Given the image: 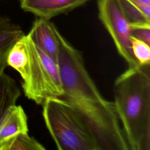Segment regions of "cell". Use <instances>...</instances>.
<instances>
[{
    "mask_svg": "<svg viewBox=\"0 0 150 150\" xmlns=\"http://www.w3.org/2000/svg\"><path fill=\"white\" fill-rule=\"evenodd\" d=\"M58 64L67 101L88 128L100 150H129L113 101L99 91L76 48L58 31Z\"/></svg>",
    "mask_w": 150,
    "mask_h": 150,
    "instance_id": "obj_1",
    "label": "cell"
},
{
    "mask_svg": "<svg viewBox=\"0 0 150 150\" xmlns=\"http://www.w3.org/2000/svg\"><path fill=\"white\" fill-rule=\"evenodd\" d=\"M113 89L129 150H150V64L128 67L116 79Z\"/></svg>",
    "mask_w": 150,
    "mask_h": 150,
    "instance_id": "obj_2",
    "label": "cell"
},
{
    "mask_svg": "<svg viewBox=\"0 0 150 150\" xmlns=\"http://www.w3.org/2000/svg\"><path fill=\"white\" fill-rule=\"evenodd\" d=\"M42 105L46 127L58 149L100 150L92 133L67 101L50 97Z\"/></svg>",
    "mask_w": 150,
    "mask_h": 150,
    "instance_id": "obj_3",
    "label": "cell"
},
{
    "mask_svg": "<svg viewBox=\"0 0 150 150\" xmlns=\"http://www.w3.org/2000/svg\"><path fill=\"white\" fill-rule=\"evenodd\" d=\"M29 63L22 87L25 96L38 105L50 97H62L64 91L57 62L45 53L27 35H24Z\"/></svg>",
    "mask_w": 150,
    "mask_h": 150,
    "instance_id": "obj_4",
    "label": "cell"
},
{
    "mask_svg": "<svg viewBox=\"0 0 150 150\" xmlns=\"http://www.w3.org/2000/svg\"><path fill=\"white\" fill-rule=\"evenodd\" d=\"M98 7L100 19L128 67L141 64L133 55L130 42V23L122 10L119 1L98 0Z\"/></svg>",
    "mask_w": 150,
    "mask_h": 150,
    "instance_id": "obj_5",
    "label": "cell"
},
{
    "mask_svg": "<svg viewBox=\"0 0 150 150\" xmlns=\"http://www.w3.org/2000/svg\"><path fill=\"white\" fill-rule=\"evenodd\" d=\"M58 30L49 19L39 18L33 22L27 35L45 53L58 63Z\"/></svg>",
    "mask_w": 150,
    "mask_h": 150,
    "instance_id": "obj_6",
    "label": "cell"
},
{
    "mask_svg": "<svg viewBox=\"0 0 150 150\" xmlns=\"http://www.w3.org/2000/svg\"><path fill=\"white\" fill-rule=\"evenodd\" d=\"M90 0H21V7L39 18L50 19L69 12Z\"/></svg>",
    "mask_w": 150,
    "mask_h": 150,
    "instance_id": "obj_7",
    "label": "cell"
},
{
    "mask_svg": "<svg viewBox=\"0 0 150 150\" xmlns=\"http://www.w3.org/2000/svg\"><path fill=\"white\" fill-rule=\"evenodd\" d=\"M27 132V115L21 105H15L9 109L0 126V145L17 134Z\"/></svg>",
    "mask_w": 150,
    "mask_h": 150,
    "instance_id": "obj_8",
    "label": "cell"
},
{
    "mask_svg": "<svg viewBox=\"0 0 150 150\" xmlns=\"http://www.w3.org/2000/svg\"><path fill=\"white\" fill-rule=\"evenodd\" d=\"M24 35L19 25L8 18L0 16V70L8 66L6 58L9 50Z\"/></svg>",
    "mask_w": 150,
    "mask_h": 150,
    "instance_id": "obj_9",
    "label": "cell"
},
{
    "mask_svg": "<svg viewBox=\"0 0 150 150\" xmlns=\"http://www.w3.org/2000/svg\"><path fill=\"white\" fill-rule=\"evenodd\" d=\"M21 95V91L16 81L4 70H0V126Z\"/></svg>",
    "mask_w": 150,
    "mask_h": 150,
    "instance_id": "obj_10",
    "label": "cell"
},
{
    "mask_svg": "<svg viewBox=\"0 0 150 150\" xmlns=\"http://www.w3.org/2000/svg\"><path fill=\"white\" fill-rule=\"evenodd\" d=\"M24 35L12 46L6 58L7 65L15 69L20 74L22 80H24L27 77L29 63Z\"/></svg>",
    "mask_w": 150,
    "mask_h": 150,
    "instance_id": "obj_11",
    "label": "cell"
},
{
    "mask_svg": "<svg viewBox=\"0 0 150 150\" xmlns=\"http://www.w3.org/2000/svg\"><path fill=\"white\" fill-rule=\"evenodd\" d=\"M46 148L27 133L17 134L0 145V150H45Z\"/></svg>",
    "mask_w": 150,
    "mask_h": 150,
    "instance_id": "obj_12",
    "label": "cell"
},
{
    "mask_svg": "<svg viewBox=\"0 0 150 150\" xmlns=\"http://www.w3.org/2000/svg\"><path fill=\"white\" fill-rule=\"evenodd\" d=\"M122 10L130 24L149 22L150 19L129 0H118Z\"/></svg>",
    "mask_w": 150,
    "mask_h": 150,
    "instance_id": "obj_13",
    "label": "cell"
},
{
    "mask_svg": "<svg viewBox=\"0 0 150 150\" xmlns=\"http://www.w3.org/2000/svg\"><path fill=\"white\" fill-rule=\"evenodd\" d=\"M130 42L133 55L139 63L150 64V45L132 36Z\"/></svg>",
    "mask_w": 150,
    "mask_h": 150,
    "instance_id": "obj_14",
    "label": "cell"
},
{
    "mask_svg": "<svg viewBox=\"0 0 150 150\" xmlns=\"http://www.w3.org/2000/svg\"><path fill=\"white\" fill-rule=\"evenodd\" d=\"M131 36L141 40L150 45V23L130 24Z\"/></svg>",
    "mask_w": 150,
    "mask_h": 150,
    "instance_id": "obj_15",
    "label": "cell"
},
{
    "mask_svg": "<svg viewBox=\"0 0 150 150\" xmlns=\"http://www.w3.org/2000/svg\"><path fill=\"white\" fill-rule=\"evenodd\" d=\"M132 3L135 4L137 7H138L140 10L144 13V15L148 18L150 19V5H142L138 2L137 0H129Z\"/></svg>",
    "mask_w": 150,
    "mask_h": 150,
    "instance_id": "obj_16",
    "label": "cell"
},
{
    "mask_svg": "<svg viewBox=\"0 0 150 150\" xmlns=\"http://www.w3.org/2000/svg\"><path fill=\"white\" fill-rule=\"evenodd\" d=\"M137 1L142 5H150V0H137Z\"/></svg>",
    "mask_w": 150,
    "mask_h": 150,
    "instance_id": "obj_17",
    "label": "cell"
}]
</instances>
